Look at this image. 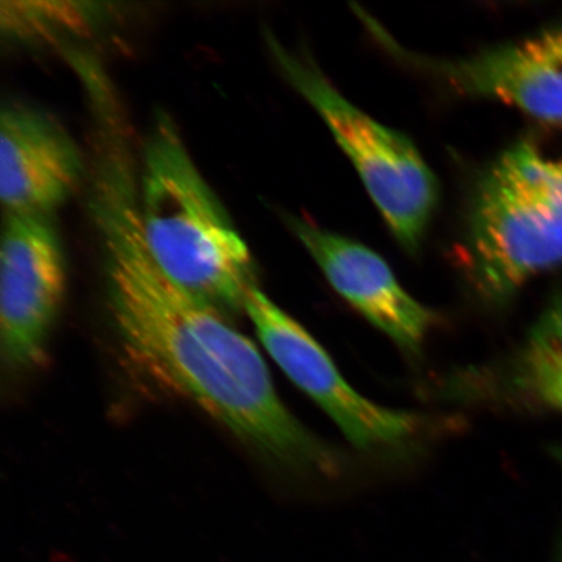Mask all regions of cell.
I'll return each instance as SVG.
<instances>
[{
  "mask_svg": "<svg viewBox=\"0 0 562 562\" xmlns=\"http://www.w3.org/2000/svg\"><path fill=\"white\" fill-rule=\"evenodd\" d=\"M138 211L147 248L172 283L224 314L245 313L258 286L249 248L166 112L140 154Z\"/></svg>",
  "mask_w": 562,
  "mask_h": 562,
  "instance_id": "obj_3",
  "label": "cell"
},
{
  "mask_svg": "<svg viewBox=\"0 0 562 562\" xmlns=\"http://www.w3.org/2000/svg\"><path fill=\"white\" fill-rule=\"evenodd\" d=\"M562 266V126L505 149L470 199L462 270L474 296L507 306L532 278Z\"/></svg>",
  "mask_w": 562,
  "mask_h": 562,
  "instance_id": "obj_2",
  "label": "cell"
},
{
  "mask_svg": "<svg viewBox=\"0 0 562 562\" xmlns=\"http://www.w3.org/2000/svg\"><path fill=\"white\" fill-rule=\"evenodd\" d=\"M267 44L286 80L314 105L347 153L397 241L417 251L439 188L416 147L347 101L306 56L291 53L271 34Z\"/></svg>",
  "mask_w": 562,
  "mask_h": 562,
  "instance_id": "obj_4",
  "label": "cell"
},
{
  "mask_svg": "<svg viewBox=\"0 0 562 562\" xmlns=\"http://www.w3.org/2000/svg\"><path fill=\"white\" fill-rule=\"evenodd\" d=\"M245 313L273 361L326 412L356 448L392 451L420 432L424 426L416 414L386 409L358 393L319 342L258 286L246 299Z\"/></svg>",
  "mask_w": 562,
  "mask_h": 562,
  "instance_id": "obj_5",
  "label": "cell"
},
{
  "mask_svg": "<svg viewBox=\"0 0 562 562\" xmlns=\"http://www.w3.org/2000/svg\"><path fill=\"white\" fill-rule=\"evenodd\" d=\"M554 562H562V539L558 548L557 558H554Z\"/></svg>",
  "mask_w": 562,
  "mask_h": 562,
  "instance_id": "obj_13",
  "label": "cell"
},
{
  "mask_svg": "<svg viewBox=\"0 0 562 562\" xmlns=\"http://www.w3.org/2000/svg\"><path fill=\"white\" fill-rule=\"evenodd\" d=\"M89 211L102 245L111 314L126 356L151 381L184 396L276 465L333 477L346 460L286 409L269 369L227 314L172 283L147 248L133 161L89 173Z\"/></svg>",
  "mask_w": 562,
  "mask_h": 562,
  "instance_id": "obj_1",
  "label": "cell"
},
{
  "mask_svg": "<svg viewBox=\"0 0 562 562\" xmlns=\"http://www.w3.org/2000/svg\"><path fill=\"white\" fill-rule=\"evenodd\" d=\"M290 226L336 292L407 355L418 356L438 316L400 285L376 252L315 224L291 217Z\"/></svg>",
  "mask_w": 562,
  "mask_h": 562,
  "instance_id": "obj_8",
  "label": "cell"
},
{
  "mask_svg": "<svg viewBox=\"0 0 562 562\" xmlns=\"http://www.w3.org/2000/svg\"><path fill=\"white\" fill-rule=\"evenodd\" d=\"M95 3L2 2V31L11 40L48 41L93 30L104 11Z\"/></svg>",
  "mask_w": 562,
  "mask_h": 562,
  "instance_id": "obj_11",
  "label": "cell"
},
{
  "mask_svg": "<svg viewBox=\"0 0 562 562\" xmlns=\"http://www.w3.org/2000/svg\"><path fill=\"white\" fill-rule=\"evenodd\" d=\"M445 389L457 402L519 413H562V292L547 302L509 355L456 372Z\"/></svg>",
  "mask_w": 562,
  "mask_h": 562,
  "instance_id": "obj_10",
  "label": "cell"
},
{
  "mask_svg": "<svg viewBox=\"0 0 562 562\" xmlns=\"http://www.w3.org/2000/svg\"><path fill=\"white\" fill-rule=\"evenodd\" d=\"M551 454L554 457V460H557L562 467V442L561 445L553 446L551 448Z\"/></svg>",
  "mask_w": 562,
  "mask_h": 562,
  "instance_id": "obj_12",
  "label": "cell"
},
{
  "mask_svg": "<svg viewBox=\"0 0 562 562\" xmlns=\"http://www.w3.org/2000/svg\"><path fill=\"white\" fill-rule=\"evenodd\" d=\"M67 283L58 234L47 215H7L0 248V347L5 368L44 360Z\"/></svg>",
  "mask_w": 562,
  "mask_h": 562,
  "instance_id": "obj_6",
  "label": "cell"
},
{
  "mask_svg": "<svg viewBox=\"0 0 562 562\" xmlns=\"http://www.w3.org/2000/svg\"><path fill=\"white\" fill-rule=\"evenodd\" d=\"M392 54L461 94L491 98L543 125L562 126V21L467 58H426L398 44Z\"/></svg>",
  "mask_w": 562,
  "mask_h": 562,
  "instance_id": "obj_7",
  "label": "cell"
},
{
  "mask_svg": "<svg viewBox=\"0 0 562 562\" xmlns=\"http://www.w3.org/2000/svg\"><path fill=\"white\" fill-rule=\"evenodd\" d=\"M86 159L53 117L25 104L0 114V201L7 215H48L86 176Z\"/></svg>",
  "mask_w": 562,
  "mask_h": 562,
  "instance_id": "obj_9",
  "label": "cell"
}]
</instances>
